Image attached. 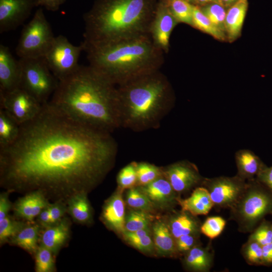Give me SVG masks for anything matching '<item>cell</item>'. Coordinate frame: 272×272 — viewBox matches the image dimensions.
<instances>
[{
  "label": "cell",
  "mask_w": 272,
  "mask_h": 272,
  "mask_svg": "<svg viewBox=\"0 0 272 272\" xmlns=\"http://www.w3.org/2000/svg\"><path fill=\"white\" fill-rule=\"evenodd\" d=\"M137 186L147 185L163 175V169L148 162H135Z\"/></svg>",
  "instance_id": "cell-34"
},
{
  "label": "cell",
  "mask_w": 272,
  "mask_h": 272,
  "mask_svg": "<svg viewBox=\"0 0 272 272\" xmlns=\"http://www.w3.org/2000/svg\"><path fill=\"white\" fill-rule=\"evenodd\" d=\"M48 209L50 214L52 224H55L60 221L67 212V205L61 201L50 203Z\"/></svg>",
  "instance_id": "cell-43"
},
{
  "label": "cell",
  "mask_w": 272,
  "mask_h": 272,
  "mask_svg": "<svg viewBox=\"0 0 272 272\" xmlns=\"http://www.w3.org/2000/svg\"><path fill=\"white\" fill-rule=\"evenodd\" d=\"M191 26L212 36L217 40L225 41L227 39L226 34L217 28L197 6L194 5L193 7Z\"/></svg>",
  "instance_id": "cell-31"
},
{
  "label": "cell",
  "mask_w": 272,
  "mask_h": 272,
  "mask_svg": "<svg viewBox=\"0 0 272 272\" xmlns=\"http://www.w3.org/2000/svg\"><path fill=\"white\" fill-rule=\"evenodd\" d=\"M179 23L162 1L157 3L150 34L154 44L165 53L170 47V38L174 27Z\"/></svg>",
  "instance_id": "cell-14"
},
{
  "label": "cell",
  "mask_w": 272,
  "mask_h": 272,
  "mask_svg": "<svg viewBox=\"0 0 272 272\" xmlns=\"http://www.w3.org/2000/svg\"><path fill=\"white\" fill-rule=\"evenodd\" d=\"M186 1L192 4V5H193L194 4V2L195 1V0H185Z\"/></svg>",
  "instance_id": "cell-51"
},
{
  "label": "cell",
  "mask_w": 272,
  "mask_h": 272,
  "mask_svg": "<svg viewBox=\"0 0 272 272\" xmlns=\"http://www.w3.org/2000/svg\"><path fill=\"white\" fill-rule=\"evenodd\" d=\"M154 0H97L83 16L84 50L150 33Z\"/></svg>",
  "instance_id": "cell-3"
},
{
  "label": "cell",
  "mask_w": 272,
  "mask_h": 272,
  "mask_svg": "<svg viewBox=\"0 0 272 272\" xmlns=\"http://www.w3.org/2000/svg\"><path fill=\"white\" fill-rule=\"evenodd\" d=\"M214 252L211 243L206 247L197 245L183 255V263L188 270L197 272H209L213 266Z\"/></svg>",
  "instance_id": "cell-21"
},
{
  "label": "cell",
  "mask_w": 272,
  "mask_h": 272,
  "mask_svg": "<svg viewBox=\"0 0 272 272\" xmlns=\"http://www.w3.org/2000/svg\"><path fill=\"white\" fill-rule=\"evenodd\" d=\"M42 106L35 97L20 87L10 91L0 92V108L7 112L19 125L35 117Z\"/></svg>",
  "instance_id": "cell-11"
},
{
  "label": "cell",
  "mask_w": 272,
  "mask_h": 272,
  "mask_svg": "<svg viewBox=\"0 0 272 272\" xmlns=\"http://www.w3.org/2000/svg\"><path fill=\"white\" fill-rule=\"evenodd\" d=\"M41 230L40 244L49 249L54 255L64 246L70 237V222L63 217L60 221Z\"/></svg>",
  "instance_id": "cell-19"
},
{
  "label": "cell",
  "mask_w": 272,
  "mask_h": 272,
  "mask_svg": "<svg viewBox=\"0 0 272 272\" xmlns=\"http://www.w3.org/2000/svg\"><path fill=\"white\" fill-rule=\"evenodd\" d=\"M125 202L132 209L142 210L155 215L157 213L152 202L138 186L127 189Z\"/></svg>",
  "instance_id": "cell-32"
},
{
  "label": "cell",
  "mask_w": 272,
  "mask_h": 272,
  "mask_svg": "<svg viewBox=\"0 0 272 272\" xmlns=\"http://www.w3.org/2000/svg\"><path fill=\"white\" fill-rule=\"evenodd\" d=\"M36 7L37 0H0V33L19 27Z\"/></svg>",
  "instance_id": "cell-13"
},
{
  "label": "cell",
  "mask_w": 272,
  "mask_h": 272,
  "mask_svg": "<svg viewBox=\"0 0 272 272\" xmlns=\"http://www.w3.org/2000/svg\"><path fill=\"white\" fill-rule=\"evenodd\" d=\"M248 8L247 0H239L228 8L225 18L227 38L230 42L241 35Z\"/></svg>",
  "instance_id": "cell-25"
},
{
  "label": "cell",
  "mask_w": 272,
  "mask_h": 272,
  "mask_svg": "<svg viewBox=\"0 0 272 272\" xmlns=\"http://www.w3.org/2000/svg\"><path fill=\"white\" fill-rule=\"evenodd\" d=\"M178 203L181 210L188 212L192 215H207L214 207L208 190L202 186L195 187L190 196L187 198H178Z\"/></svg>",
  "instance_id": "cell-23"
},
{
  "label": "cell",
  "mask_w": 272,
  "mask_h": 272,
  "mask_svg": "<svg viewBox=\"0 0 272 272\" xmlns=\"http://www.w3.org/2000/svg\"><path fill=\"white\" fill-rule=\"evenodd\" d=\"M87 194H77L71 197L66 203L67 213L74 222L81 225H89L93 221L92 208Z\"/></svg>",
  "instance_id": "cell-27"
},
{
  "label": "cell",
  "mask_w": 272,
  "mask_h": 272,
  "mask_svg": "<svg viewBox=\"0 0 272 272\" xmlns=\"http://www.w3.org/2000/svg\"><path fill=\"white\" fill-rule=\"evenodd\" d=\"M117 149L111 133L83 125L47 102L20 125L13 143L0 148V185L10 193L40 191L49 201L66 204L103 180Z\"/></svg>",
  "instance_id": "cell-1"
},
{
  "label": "cell",
  "mask_w": 272,
  "mask_h": 272,
  "mask_svg": "<svg viewBox=\"0 0 272 272\" xmlns=\"http://www.w3.org/2000/svg\"><path fill=\"white\" fill-rule=\"evenodd\" d=\"M213 3H217L219 4V0H195L193 5L201 7Z\"/></svg>",
  "instance_id": "cell-49"
},
{
  "label": "cell",
  "mask_w": 272,
  "mask_h": 272,
  "mask_svg": "<svg viewBox=\"0 0 272 272\" xmlns=\"http://www.w3.org/2000/svg\"><path fill=\"white\" fill-rule=\"evenodd\" d=\"M178 23L192 24L194 5L185 0H161Z\"/></svg>",
  "instance_id": "cell-33"
},
{
  "label": "cell",
  "mask_w": 272,
  "mask_h": 272,
  "mask_svg": "<svg viewBox=\"0 0 272 272\" xmlns=\"http://www.w3.org/2000/svg\"><path fill=\"white\" fill-rule=\"evenodd\" d=\"M239 0H219V4L225 8H229Z\"/></svg>",
  "instance_id": "cell-50"
},
{
  "label": "cell",
  "mask_w": 272,
  "mask_h": 272,
  "mask_svg": "<svg viewBox=\"0 0 272 272\" xmlns=\"http://www.w3.org/2000/svg\"><path fill=\"white\" fill-rule=\"evenodd\" d=\"M199 8L213 24L226 34L225 18L227 11L225 8L217 3L208 4Z\"/></svg>",
  "instance_id": "cell-35"
},
{
  "label": "cell",
  "mask_w": 272,
  "mask_h": 272,
  "mask_svg": "<svg viewBox=\"0 0 272 272\" xmlns=\"http://www.w3.org/2000/svg\"><path fill=\"white\" fill-rule=\"evenodd\" d=\"M117 88L120 127L133 131L159 127L174 105L172 86L160 70L136 77Z\"/></svg>",
  "instance_id": "cell-4"
},
{
  "label": "cell",
  "mask_w": 272,
  "mask_h": 272,
  "mask_svg": "<svg viewBox=\"0 0 272 272\" xmlns=\"http://www.w3.org/2000/svg\"><path fill=\"white\" fill-rule=\"evenodd\" d=\"M21 65L9 48L0 44V92L12 91L20 86Z\"/></svg>",
  "instance_id": "cell-17"
},
{
  "label": "cell",
  "mask_w": 272,
  "mask_h": 272,
  "mask_svg": "<svg viewBox=\"0 0 272 272\" xmlns=\"http://www.w3.org/2000/svg\"><path fill=\"white\" fill-rule=\"evenodd\" d=\"M151 228L156 253L161 256H177L175 239L168 227L167 221L156 219Z\"/></svg>",
  "instance_id": "cell-20"
},
{
  "label": "cell",
  "mask_w": 272,
  "mask_h": 272,
  "mask_svg": "<svg viewBox=\"0 0 272 272\" xmlns=\"http://www.w3.org/2000/svg\"><path fill=\"white\" fill-rule=\"evenodd\" d=\"M121 236L127 244L140 251L148 254L156 253L151 227L134 232L124 231Z\"/></svg>",
  "instance_id": "cell-28"
},
{
  "label": "cell",
  "mask_w": 272,
  "mask_h": 272,
  "mask_svg": "<svg viewBox=\"0 0 272 272\" xmlns=\"http://www.w3.org/2000/svg\"><path fill=\"white\" fill-rule=\"evenodd\" d=\"M122 189L117 187L116 191L104 203L101 220L106 227L119 235L125 231V202Z\"/></svg>",
  "instance_id": "cell-16"
},
{
  "label": "cell",
  "mask_w": 272,
  "mask_h": 272,
  "mask_svg": "<svg viewBox=\"0 0 272 272\" xmlns=\"http://www.w3.org/2000/svg\"><path fill=\"white\" fill-rule=\"evenodd\" d=\"M37 223L42 229L45 228L52 225L48 206L45 208L38 216Z\"/></svg>",
  "instance_id": "cell-46"
},
{
  "label": "cell",
  "mask_w": 272,
  "mask_h": 272,
  "mask_svg": "<svg viewBox=\"0 0 272 272\" xmlns=\"http://www.w3.org/2000/svg\"><path fill=\"white\" fill-rule=\"evenodd\" d=\"M247 184V181L236 174L234 176L205 177L201 186L208 190L214 207L230 209L242 195Z\"/></svg>",
  "instance_id": "cell-10"
},
{
  "label": "cell",
  "mask_w": 272,
  "mask_h": 272,
  "mask_svg": "<svg viewBox=\"0 0 272 272\" xmlns=\"http://www.w3.org/2000/svg\"><path fill=\"white\" fill-rule=\"evenodd\" d=\"M84 51L89 65L116 86L160 70L164 63L165 53L150 33L89 47Z\"/></svg>",
  "instance_id": "cell-5"
},
{
  "label": "cell",
  "mask_w": 272,
  "mask_h": 272,
  "mask_svg": "<svg viewBox=\"0 0 272 272\" xmlns=\"http://www.w3.org/2000/svg\"><path fill=\"white\" fill-rule=\"evenodd\" d=\"M41 226L36 222H27L26 225L9 242L35 255L39 245Z\"/></svg>",
  "instance_id": "cell-26"
},
{
  "label": "cell",
  "mask_w": 272,
  "mask_h": 272,
  "mask_svg": "<svg viewBox=\"0 0 272 272\" xmlns=\"http://www.w3.org/2000/svg\"><path fill=\"white\" fill-rule=\"evenodd\" d=\"M241 253L249 265H262V246L256 241L248 239L241 247Z\"/></svg>",
  "instance_id": "cell-36"
},
{
  "label": "cell",
  "mask_w": 272,
  "mask_h": 272,
  "mask_svg": "<svg viewBox=\"0 0 272 272\" xmlns=\"http://www.w3.org/2000/svg\"><path fill=\"white\" fill-rule=\"evenodd\" d=\"M84 47L72 44L62 35L55 37L44 58L50 70L59 81L75 73L79 68V60Z\"/></svg>",
  "instance_id": "cell-9"
},
{
  "label": "cell",
  "mask_w": 272,
  "mask_h": 272,
  "mask_svg": "<svg viewBox=\"0 0 272 272\" xmlns=\"http://www.w3.org/2000/svg\"><path fill=\"white\" fill-rule=\"evenodd\" d=\"M255 178L272 191V166L268 167L266 165Z\"/></svg>",
  "instance_id": "cell-44"
},
{
  "label": "cell",
  "mask_w": 272,
  "mask_h": 272,
  "mask_svg": "<svg viewBox=\"0 0 272 272\" xmlns=\"http://www.w3.org/2000/svg\"><path fill=\"white\" fill-rule=\"evenodd\" d=\"M250 234L248 239L261 246L272 242V222L264 219Z\"/></svg>",
  "instance_id": "cell-41"
},
{
  "label": "cell",
  "mask_w": 272,
  "mask_h": 272,
  "mask_svg": "<svg viewBox=\"0 0 272 272\" xmlns=\"http://www.w3.org/2000/svg\"><path fill=\"white\" fill-rule=\"evenodd\" d=\"M9 193L6 191L0 194V221L8 216L10 210L13 207L9 199Z\"/></svg>",
  "instance_id": "cell-45"
},
{
  "label": "cell",
  "mask_w": 272,
  "mask_h": 272,
  "mask_svg": "<svg viewBox=\"0 0 272 272\" xmlns=\"http://www.w3.org/2000/svg\"><path fill=\"white\" fill-rule=\"evenodd\" d=\"M162 169L164 176L179 194L201 186L205 178L195 164L187 160L177 161Z\"/></svg>",
  "instance_id": "cell-12"
},
{
  "label": "cell",
  "mask_w": 272,
  "mask_h": 272,
  "mask_svg": "<svg viewBox=\"0 0 272 272\" xmlns=\"http://www.w3.org/2000/svg\"><path fill=\"white\" fill-rule=\"evenodd\" d=\"M262 266L272 265V242L262 246Z\"/></svg>",
  "instance_id": "cell-48"
},
{
  "label": "cell",
  "mask_w": 272,
  "mask_h": 272,
  "mask_svg": "<svg viewBox=\"0 0 272 272\" xmlns=\"http://www.w3.org/2000/svg\"><path fill=\"white\" fill-rule=\"evenodd\" d=\"M21 65L20 86L41 104L48 102L59 81L53 75L44 57L19 58Z\"/></svg>",
  "instance_id": "cell-7"
},
{
  "label": "cell",
  "mask_w": 272,
  "mask_h": 272,
  "mask_svg": "<svg viewBox=\"0 0 272 272\" xmlns=\"http://www.w3.org/2000/svg\"><path fill=\"white\" fill-rule=\"evenodd\" d=\"M226 225V220L220 216L208 217L200 227V232L211 239L219 236Z\"/></svg>",
  "instance_id": "cell-39"
},
{
  "label": "cell",
  "mask_w": 272,
  "mask_h": 272,
  "mask_svg": "<svg viewBox=\"0 0 272 272\" xmlns=\"http://www.w3.org/2000/svg\"><path fill=\"white\" fill-rule=\"evenodd\" d=\"M49 201L41 192L35 191L29 192L19 198L13 207L14 214L29 222L34 220L49 203Z\"/></svg>",
  "instance_id": "cell-18"
},
{
  "label": "cell",
  "mask_w": 272,
  "mask_h": 272,
  "mask_svg": "<svg viewBox=\"0 0 272 272\" xmlns=\"http://www.w3.org/2000/svg\"><path fill=\"white\" fill-rule=\"evenodd\" d=\"M55 37L43 11L39 8L23 28L16 48L19 58L44 57Z\"/></svg>",
  "instance_id": "cell-8"
},
{
  "label": "cell",
  "mask_w": 272,
  "mask_h": 272,
  "mask_svg": "<svg viewBox=\"0 0 272 272\" xmlns=\"http://www.w3.org/2000/svg\"></svg>",
  "instance_id": "cell-52"
},
{
  "label": "cell",
  "mask_w": 272,
  "mask_h": 272,
  "mask_svg": "<svg viewBox=\"0 0 272 272\" xmlns=\"http://www.w3.org/2000/svg\"><path fill=\"white\" fill-rule=\"evenodd\" d=\"M117 182L118 187L122 190L137 186L135 162L127 164L119 171L117 176Z\"/></svg>",
  "instance_id": "cell-40"
},
{
  "label": "cell",
  "mask_w": 272,
  "mask_h": 272,
  "mask_svg": "<svg viewBox=\"0 0 272 272\" xmlns=\"http://www.w3.org/2000/svg\"><path fill=\"white\" fill-rule=\"evenodd\" d=\"M229 220L235 221L238 230L250 233L267 215H272V191L256 178L247 181L238 201L230 209Z\"/></svg>",
  "instance_id": "cell-6"
},
{
  "label": "cell",
  "mask_w": 272,
  "mask_h": 272,
  "mask_svg": "<svg viewBox=\"0 0 272 272\" xmlns=\"http://www.w3.org/2000/svg\"><path fill=\"white\" fill-rule=\"evenodd\" d=\"M138 187L148 196L157 210L173 211L178 205L179 194L164 175L147 185Z\"/></svg>",
  "instance_id": "cell-15"
},
{
  "label": "cell",
  "mask_w": 272,
  "mask_h": 272,
  "mask_svg": "<svg viewBox=\"0 0 272 272\" xmlns=\"http://www.w3.org/2000/svg\"><path fill=\"white\" fill-rule=\"evenodd\" d=\"M20 125L7 112L0 108V148L6 147L16 141Z\"/></svg>",
  "instance_id": "cell-29"
},
{
  "label": "cell",
  "mask_w": 272,
  "mask_h": 272,
  "mask_svg": "<svg viewBox=\"0 0 272 272\" xmlns=\"http://www.w3.org/2000/svg\"><path fill=\"white\" fill-rule=\"evenodd\" d=\"M156 218L155 214L131 209L125 215L124 231L134 232L151 227Z\"/></svg>",
  "instance_id": "cell-30"
},
{
  "label": "cell",
  "mask_w": 272,
  "mask_h": 272,
  "mask_svg": "<svg viewBox=\"0 0 272 272\" xmlns=\"http://www.w3.org/2000/svg\"><path fill=\"white\" fill-rule=\"evenodd\" d=\"M235 159L237 175L246 181L255 179L266 166L258 156L248 149L237 151Z\"/></svg>",
  "instance_id": "cell-24"
},
{
  "label": "cell",
  "mask_w": 272,
  "mask_h": 272,
  "mask_svg": "<svg viewBox=\"0 0 272 272\" xmlns=\"http://www.w3.org/2000/svg\"><path fill=\"white\" fill-rule=\"evenodd\" d=\"M38 6L44 7L46 9L50 11H57L60 6L63 4L66 0H37Z\"/></svg>",
  "instance_id": "cell-47"
},
{
  "label": "cell",
  "mask_w": 272,
  "mask_h": 272,
  "mask_svg": "<svg viewBox=\"0 0 272 272\" xmlns=\"http://www.w3.org/2000/svg\"><path fill=\"white\" fill-rule=\"evenodd\" d=\"M49 103L73 120L112 133L121 127L117 88L89 65L59 81Z\"/></svg>",
  "instance_id": "cell-2"
},
{
  "label": "cell",
  "mask_w": 272,
  "mask_h": 272,
  "mask_svg": "<svg viewBox=\"0 0 272 272\" xmlns=\"http://www.w3.org/2000/svg\"><path fill=\"white\" fill-rule=\"evenodd\" d=\"M168 227L176 240L187 234H200L201 223L188 212L182 211L175 212L167 221Z\"/></svg>",
  "instance_id": "cell-22"
},
{
  "label": "cell",
  "mask_w": 272,
  "mask_h": 272,
  "mask_svg": "<svg viewBox=\"0 0 272 272\" xmlns=\"http://www.w3.org/2000/svg\"><path fill=\"white\" fill-rule=\"evenodd\" d=\"M200 235V234H187L176 239L175 244L178 255H183L194 246L201 244Z\"/></svg>",
  "instance_id": "cell-42"
},
{
  "label": "cell",
  "mask_w": 272,
  "mask_h": 272,
  "mask_svg": "<svg viewBox=\"0 0 272 272\" xmlns=\"http://www.w3.org/2000/svg\"><path fill=\"white\" fill-rule=\"evenodd\" d=\"M27 222L17 220L9 215L0 221L1 245L9 241L26 225Z\"/></svg>",
  "instance_id": "cell-38"
},
{
  "label": "cell",
  "mask_w": 272,
  "mask_h": 272,
  "mask_svg": "<svg viewBox=\"0 0 272 272\" xmlns=\"http://www.w3.org/2000/svg\"><path fill=\"white\" fill-rule=\"evenodd\" d=\"M34 256L36 271L52 272L55 270L54 254L49 249L40 244Z\"/></svg>",
  "instance_id": "cell-37"
}]
</instances>
